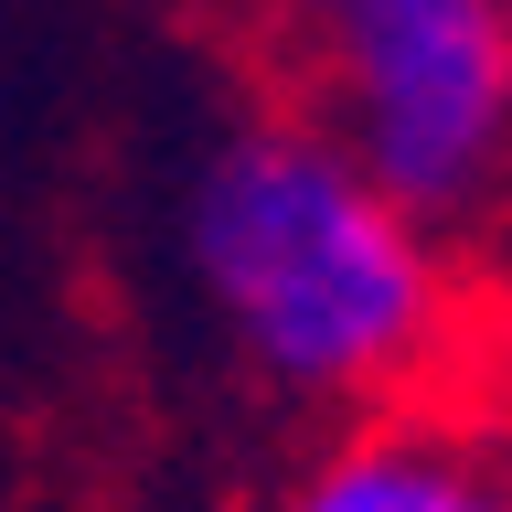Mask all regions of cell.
<instances>
[{"label": "cell", "mask_w": 512, "mask_h": 512, "mask_svg": "<svg viewBox=\"0 0 512 512\" xmlns=\"http://www.w3.org/2000/svg\"><path fill=\"white\" fill-rule=\"evenodd\" d=\"M278 512H512V448L416 406H374L278 491Z\"/></svg>", "instance_id": "cell-3"}, {"label": "cell", "mask_w": 512, "mask_h": 512, "mask_svg": "<svg viewBox=\"0 0 512 512\" xmlns=\"http://www.w3.org/2000/svg\"><path fill=\"white\" fill-rule=\"evenodd\" d=\"M235 11H246V22H267V32H299V22H320L331 0H235Z\"/></svg>", "instance_id": "cell-4"}, {"label": "cell", "mask_w": 512, "mask_h": 512, "mask_svg": "<svg viewBox=\"0 0 512 512\" xmlns=\"http://www.w3.org/2000/svg\"><path fill=\"white\" fill-rule=\"evenodd\" d=\"M182 267L214 331L288 406H384L448 331L438 224H416L352 150L299 118L224 128L182 192Z\"/></svg>", "instance_id": "cell-1"}, {"label": "cell", "mask_w": 512, "mask_h": 512, "mask_svg": "<svg viewBox=\"0 0 512 512\" xmlns=\"http://www.w3.org/2000/svg\"><path fill=\"white\" fill-rule=\"evenodd\" d=\"M299 96L416 224H470L512 192V0H331Z\"/></svg>", "instance_id": "cell-2"}]
</instances>
